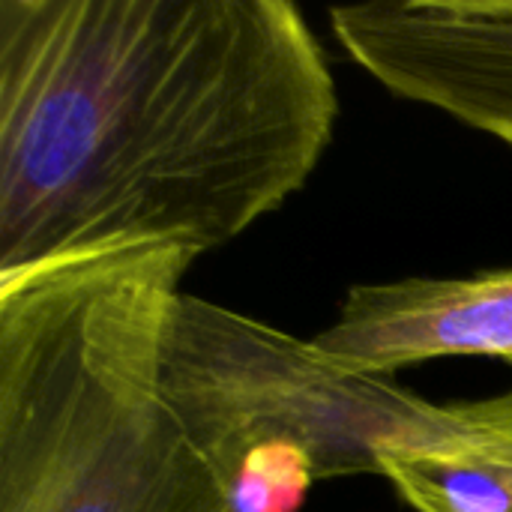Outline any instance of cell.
Listing matches in <instances>:
<instances>
[{
  "mask_svg": "<svg viewBox=\"0 0 512 512\" xmlns=\"http://www.w3.org/2000/svg\"><path fill=\"white\" fill-rule=\"evenodd\" d=\"M336 120L288 0H0V282L219 249L303 192Z\"/></svg>",
  "mask_w": 512,
  "mask_h": 512,
  "instance_id": "1",
  "label": "cell"
},
{
  "mask_svg": "<svg viewBox=\"0 0 512 512\" xmlns=\"http://www.w3.org/2000/svg\"><path fill=\"white\" fill-rule=\"evenodd\" d=\"M198 258L156 246L0 282V512H237L162 390Z\"/></svg>",
  "mask_w": 512,
  "mask_h": 512,
  "instance_id": "2",
  "label": "cell"
},
{
  "mask_svg": "<svg viewBox=\"0 0 512 512\" xmlns=\"http://www.w3.org/2000/svg\"><path fill=\"white\" fill-rule=\"evenodd\" d=\"M162 390L237 512H303L318 483L381 477V450L429 405L393 375L186 291L162 336Z\"/></svg>",
  "mask_w": 512,
  "mask_h": 512,
  "instance_id": "3",
  "label": "cell"
},
{
  "mask_svg": "<svg viewBox=\"0 0 512 512\" xmlns=\"http://www.w3.org/2000/svg\"><path fill=\"white\" fill-rule=\"evenodd\" d=\"M327 18L384 90L512 147V0H372Z\"/></svg>",
  "mask_w": 512,
  "mask_h": 512,
  "instance_id": "4",
  "label": "cell"
},
{
  "mask_svg": "<svg viewBox=\"0 0 512 512\" xmlns=\"http://www.w3.org/2000/svg\"><path fill=\"white\" fill-rule=\"evenodd\" d=\"M312 342L372 375L447 357L512 363V267L465 279L411 276L354 285L336 321Z\"/></svg>",
  "mask_w": 512,
  "mask_h": 512,
  "instance_id": "5",
  "label": "cell"
},
{
  "mask_svg": "<svg viewBox=\"0 0 512 512\" xmlns=\"http://www.w3.org/2000/svg\"><path fill=\"white\" fill-rule=\"evenodd\" d=\"M381 477L414 512H512V390L429 402L381 450Z\"/></svg>",
  "mask_w": 512,
  "mask_h": 512,
  "instance_id": "6",
  "label": "cell"
}]
</instances>
